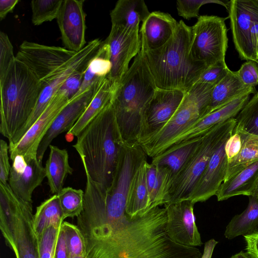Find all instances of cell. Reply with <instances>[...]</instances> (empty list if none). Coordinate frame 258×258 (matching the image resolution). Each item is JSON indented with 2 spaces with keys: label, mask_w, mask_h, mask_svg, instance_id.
Returning a JSON list of instances; mask_svg holds the SVG:
<instances>
[{
  "label": "cell",
  "mask_w": 258,
  "mask_h": 258,
  "mask_svg": "<svg viewBox=\"0 0 258 258\" xmlns=\"http://www.w3.org/2000/svg\"><path fill=\"white\" fill-rule=\"evenodd\" d=\"M8 184L13 191L22 199L32 202V194L45 176L42 162L37 157L25 158L17 155L12 160Z\"/></svg>",
  "instance_id": "18"
},
{
  "label": "cell",
  "mask_w": 258,
  "mask_h": 258,
  "mask_svg": "<svg viewBox=\"0 0 258 258\" xmlns=\"http://www.w3.org/2000/svg\"><path fill=\"white\" fill-rule=\"evenodd\" d=\"M62 224L49 225L38 238L40 258L54 257L55 247Z\"/></svg>",
  "instance_id": "40"
},
{
  "label": "cell",
  "mask_w": 258,
  "mask_h": 258,
  "mask_svg": "<svg viewBox=\"0 0 258 258\" xmlns=\"http://www.w3.org/2000/svg\"><path fill=\"white\" fill-rule=\"evenodd\" d=\"M42 89L30 69L16 58L0 83V132L9 142L30 118Z\"/></svg>",
  "instance_id": "5"
},
{
  "label": "cell",
  "mask_w": 258,
  "mask_h": 258,
  "mask_svg": "<svg viewBox=\"0 0 258 258\" xmlns=\"http://www.w3.org/2000/svg\"><path fill=\"white\" fill-rule=\"evenodd\" d=\"M33 218L32 202L17 196L8 183H0V229L16 258H40Z\"/></svg>",
  "instance_id": "6"
},
{
  "label": "cell",
  "mask_w": 258,
  "mask_h": 258,
  "mask_svg": "<svg viewBox=\"0 0 258 258\" xmlns=\"http://www.w3.org/2000/svg\"><path fill=\"white\" fill-rule=\"evenodd\" d=\"M229 1L223 2L218 0H178L176 8L179 16L186 20L199 17L201 7L207 4L215 3L221 5L228 10Z\"/></svg>",
  "instance_id": "41"
},
{
  "label": "cell",
  "mask_w": 258,
  "mask_h": 258,
  "mask_svg": "<svg viewBox=\"0 0 258 258\" xmlns=\"http://www.w3.org/2000/svg\"><path fill=\"white\" fill-rule=\"evenodd\" d=\"M72 258H86V254L74 256Z\"/></svg>",
  "instance_id": "54"
},
{
  "label": "cell",
  "mask_w": 258,
  "mask_h": 258,
  "mask_svg": "<svg viewBox=\"0 0 258 258\" xmlns=\"http://www.w3.org/2000/svg\"><path fill=\"white\" fill-rule=\"evenodd\" d=\"M227 141L214 153L189 198L192 203L203 202L216 195L225 178L228 158Z\"/></svg>",
  "instance_id": "21"
},
{
  "label": "cell",
  "mask_w": 258,
  "mask_h": 258,
  "mask_svg": "<svg viewBox=\"0 0 258 258\" xmlns=\"http://www.w3.org/2000/svg\"><path fill=\"white\" fill-rule=\"evenodd\" d=\"M236 73L245 85L255 87L258 84V64L255 61L246 60Z\"/></svg>",
  "instance_id": "45"
},
{
  "label": "cell",
  "mask_w": 258,
  "mask_h": 258,
  "mask_svg": "<svg viewBox=\"0 0 258 258\" xmlns=\"http://www.w3.org/2000/svg\"><path fill=\"white\" fill-rule=\"evenodd\" d=\"M9 146L4 140L0 141V183H8L11 166L9 163Z\"/></svg>",
  "instance_id": "46"
},
{
  "label": "cell",
  "mask_w": 258,
  "mask_h": 258,
  "mask_svg": "<svg viewBox=\"0 0 258 258\" xmlns=\"http://www.w3.org/2000/svg\"><path fill=\"white\" fill-rule=\"evenodd\" d=\"M258 175V161L224 181L216 195L218 201H223L239 195L248 196Z\"/></svg>",
  "instance_id": "33"
},
{
  "label": "cell",
  "mask_w": 258,
  "mask_h": 258,
  "mask_svg": "<svg viewBox=\"0 0 258 258\" xmlns=\"http://www.w3.org/2000/svg\"><path fill=\"white\" fill-rule=\"evenodd\" d=\"M225 18L217 16H200L191 27L190 54L207 67L225 61L228 47Z\"/></svg>",
  "instance_id": "10"
},
{
  "label": "cell",
  "mask_w": 258,
  "mask_h": 258,
  "mask_svg": "<svg viewBox=\"0 0 258 258\" xmlns=\"http://www.w3.org/2000/svg\"><path fill=\"white\" fill-rule=\"evenodd\" d=\"M145 160H147V155L138 143L123 141L120 143L112 181L106 190L105 209L96 216V226L111 227L125 218L128 188L135 173Z\"/></svg>",
  "instance_id": "8"
},
{
  "label": "cell",
  "mask_w": 258,
  "mask_h": 258,
  "mask_svg": "<svg viewBox=\"0 0 258 258\" xmlns=\"http://www.w3.org/2000/svg\"><path fill=\"white\" fill-rule=\"evenodd\" d=\"M86 69L79 70L72 73L63 83L57 92L71 99L81 87Z\"/></svg>",
  "instance_id": "44"
},
{
  "label": "cell",
  "mask_w": 258,
  "mask_h": 258,
  "mask_svg": "<svg viewBox=\"0 0 258 258\" xmlns=\"http://www.w3.org/2000/svg\"><path fill=\"white\" fill-rule=\"evenodd\" d=\"M143 0H119L110 13L112 25L131 31H140L139 26L149 16Z\"/></svg>",
  "instance_id": "25"
},
{
  "label": "cell",
  "mask_w": 258,
  "mask_h": 258,
  "mask_svg": "<svg viewBox=\"0 0 258 258\" xmlns=\"http://www.w3.org/2000/svg\"><path fill=\"white\" fill-rule=\"evenodd\" d=\"M54 258H70L64 232L61 227L55 247Z\"/></svg>",
  "instance_id": "47"
},
{
  "label": "cell",
  "mask_w": 258,
  "mask_h": 258,
  "mask_svg": "<svg viewBox=\"0 0 258 258\" xmlns=\"http://www.w3.org/2000/svg\"><path fill=\"white\" fill-rule=\"evenodd\" d=\"M146 179L149 195L150 208L166 203L173 174L167 167L147 163Z\"/></svg>",
  "instance_id": "30"
},
{
  "label": "cell",
  "mask_w": 258,
  "mask_h": 258,
  "mask_svg": "<svg viewBox=\"0 0 258 258\" xmlns=\"http://www.w3.org/2000/svg\"><path fill=\"white\" fill-rule=\"evenodd\" d=\"M57 195L64 219L77 217L80 215L84 207L83 190L67 187Z\"/></svg>",
  "instance_id": "37"
},
{
  "label": "cell",
  "mask_w": 258,
  "mask_h": 258,
  "mask_svg": "<svg viewBox=\"0 0 258 258\" xmlns=\"http://www.w3.org/2000/svg\"><path fill=\"white\" fill-rule=\"evenodd\" d=\"M250 95H242L228 104L199 119L171 140L164 147L162 152L175 144L202 136L217 124L235 117L249 100Z\"/></svg>",
  "instance_id": "20"
},
{
  "label": "cell",
  "mask_w": 258,
  "mask_h": 258,
  "mask_svg": "<svg viewBox=\"0 0 258 258\" xmlns=\"http://www.w3.org/2000/svg\"><path fill=\"white\" fill-rule=\"evenodd\" d=\"M111 70L109 45L105 41L96 55L89 61L85 71L81 87L72 98H76L108 77Z\"/></svg>",
  "instance_id": "31"
},
{
  "label": "cell",
  "mask_w": 258,
  "mask_h": 258,
  "mask_svg": "<svg viewBox=\"0 0 258 258\" xmlns=\"http://www.w3.org/2000/svg\"><path fill=\"white\" fill-rule=\"evenodd\" d=\"M251 60L256 62L258 59V21L251 27L249 33Z\"/></svg>",
  "instance_id": "49"
},
{
  "label": "cell",
  "mask_w": 258,
  "mask_h": 258,
  "mask_svg": "<svg viewBox=\"0 0 258 258\" xmlns=\"http://www.w3.org/2000/svg\"><path fill=\"white\" fill-rule=\"evenodd\" d=\"M194 205L190 200L164 204L167 214V234L176 244L186 247L203 244L196 224Z\"/></svg>",
  "instance_id": "14"
},
{
  "label": "cell",
  "mask_w": 258,
  "mask_h": 258,
  "mask_svg": "<svg viewBox=\"0 0 258 258\" xmlns=\"http://www.w3.org/2000/svg\"><path fill=\"white\" fill-rule=\"evenodd\" d=\"M235 118V129L258 136V92L248 100Z\"/></svg>",
  "instance_id": "36"
},
{
  "label": "cell",
  "mask_w": 258,
  "mask_h": 258,
  "mask_svg": "<svg viewBox=\"0 0 258 258\" xmlns=\"http://www.w3.org/2000/svg\"><path fill=\"white\" fill-rule=\"evenodd\" d=\"M77 52L25 40L16 58L30 69L43 89L69 65Z\"/></svg>",
  "instance_id": "11"
},
{
  "label": "cell",
  "mask_w": 258,
  "mask_h": 258,
  "mask_svg": "<svg viewBox=\"0 0 258 258\" xmlns=\"http://www.w3.org/2000/svg\"><path fill=\"white\" fill-rule=\"evenodd\" d=\"M253 233H258V228H257V229Z\"/></svg>",
  "instance_id": "55"
},
{
  "label": "cell",
  "mask_w": 258,
  "mask_h": 258,
  "mask_svg": "<svg viewBox=\"0 0 258 258\" xmlns=\"http://www.w3.org/2000/svg\"><path fill=\"white\" fill-rule=\"evenodd\" d=\"M250 196L258 197V175L249 191L248 197Z\"/></svg>",
  "instance_id": "52"
},
{
  "label": "cell",
  "mask_w": 258,
  "mask_h": 258,
  "mask_svg": "<svg viewBox=\"0 0 258 258\" xmlns=\"http://www.w3.org/2000/svg\"><path fill=\"white\" fill-rule=\"evenodd\" d=\"M18 2V0L0 1V20L1 21L4 19L9 13L13 11Z\"/></svg>",
  "instance_id": "50"
},
{
  "label": "cell",
  "mask_w": 258,
  "mask_h": 258,
  "mask_svg": "<svg viewBox=\"0 0 258 258\" xmlns=\"http://www.w3.org/2000/svg\"><path fill=\"white\" fill-rule=\"evenodd\" d=\"M100 82L82 95L70 100L58 114L39 146L37 158L39 161L42 162L44 154L53 139L60 134L69 131L81 117L92 100Z\"/></svg>",
  "instance_id": "19"
},
{
  "label": "cell",
  "mask_w": 258,
  "mask_h": 258,
  "mask_svg": "<svg viewBox=\"0 0 258 258\" xmlns=\"http://www.w3.org/2000/svg\"><path fill=\"white\" fill-rule=\"evenodd\" d=\"M49 154L45 166V176L50 191L58 194L63 188L67 176L73 172L69 161V154L66 149L50 145Z\"/></svg>",
  "instance_id": "27"
},
{
  "label": "cell",
  "mask_w": 258,
  "mask_h": 258,
  "mask_svg": "<svg viewBox=\"0 0 258 258\" xmlns=\"http://www.w3.org/2000/svg\"><path fill=\"white\" fill-rule=\"evenodd\" d=\"M228 10L235 49L241 59L251 60L249 33L258 21V0H231Z\"/></svg>",
  "instance_id": "16"
},
{
  "label": "cell",
  "mask_w": 258,
  "mask_h": 258,
  "mask_svg": "<svg viewBox=\"0 0 258 258\" xmlns=\"http://www.w3.org/2000/svg\"><path fill=\"white\" fill-rule=\"evenodd\" d=\"M248 197L246 208L241 214L234 216L226 228L224 235L228 239L251 234L258 228V197Z\"/></svg>",
  "instance_id": "34"
},
{
  "label": "cell",
  "mask_w": 258,
  "mask_h": 258,
  "mask_svg": "<svg viewBox=\"0 0 258 258\" xmlns=\"http://www.w3.org/2000/svg\"><path fill=\"white\" fill-rule=\"evenodd\" d=\"M256 62L257 63V64H258V59L256 61Z\"/></svg>",
  "instance_id": "56"
},
{
  "label": "cell",
  "mask_w": 258,
  "mask_h": 258,
  "mask_svg": "<svg viewBox=\"0 0 258 258\" xmlns=\"http://www.w3.org/2000/svg\"><path fill=\"white\" fill-rule=\"evenodd\" d=\"M165 208L127 215L107 231L84 240L86 258H201L200 250L173 242L166 231Z\"/></svg>",
  "instance_id": "1"
},
{
  "label": "cell",
  "mask_w": 258,
  "mask_h": 258,
  "mask_svg": "<svg viewBox=\"0 0 258 258\" xmlns=\"http://www.w3.org/2000/svg\"><path fill=\"white\" fill-rule=\"evenodd\" d=\"M229 71L225 61L217 62L207 67L197 82L215 86L227 75Z\"/></svg>",
  "instance_id": "43"
},
{
  "label": "cell",
  "mask_w": 258,
  "mask_h": 258,
  "mask_svg": "<svg viewBox=\"0 0 258 258\" xmlns=\"http://www.w3.org/2000/svg\"><path fill=\"white\" fill-rule=\"evenodd\" d=\"M230 258H252L251 256L246 252H243L242 251L237 253L234 255H233Z\"/></svg>",
  "instance_id": "53"
},
{
  "label": "cell",
  "mask_w": 258,
  "mask_h": 258,
  "mask_svg": "<svg viewBox=\"0 0 258 258\" xmlns=\"http://www.w3.org/2000/svg\"><path fill=\"white\" fill-rule=\"evenodd\" d=\"M67 241L70 258L86 254L83 235L77 225L64 221L61 225Z\"/></svg>",
  "instance_id": "39"
},
{
  "label": "cell",
  "mask_w": 258,
  "mask_h": 258,
  "mask_svg": "<svg viewBox=\"0 0 258 258\" xmlns=\"http://www.w3.org/2000/svg\"><path fill=\"white\" fill-rule=\"evenodd\" d=\"M77 137L73 147L80 156L85 172L107 190L123 141L111 101Z\"/></svg>",
  "instance_id": "3"
},
{
  "label": "cell",
  "mask_w": 258,
  "mask_h": 258,
  "mask_svg": "<svg viewBox=\"0 0 258 258\" xmlns=\"http://www.w3.org/2000/svg\"><path fill=\"white\" fill-rule=\"evenodd\" d=\"M203 136L175 144L152 158L151 163L168 168L173 177L198 148Z\"/></svg>",
  "instance_id": "29"
},
{
  "label": "cell",
  "mask_w": 258,
  "mask_h": 258,
  "mask_svg": "<svg viewBox=\"0 0 258 258\" xmlns=\"http://www.w3.org/2000/svg\"><path fill=\"white\" fill-rule=\"evenodd\" d=\"M236 123L235 117L230 118L213 126L203 135L197 149L173 177L166 203L189 200L212 156L229 139Z\"/></svg>",
  "instance_id": "9"
},
{
  "label": "cell",
  "mask_w": 258,
  "mask_h": 258,
  "mask_svg": "<svg viewBox=\"0 0 258 258\" xmlns=\"http://www.w3.org/2000/svg\"><path fill=\"white\" fill-rule=\"evenodd\" d=\"M257 93L254 87L245 85L236 72L230 70L227 75L213 88L208 108V114L228 104L245 94Z\"/></svg>",
  "instance_id": "24"
},
{
  "label": "cell",
  "mask_w": 258,
  "mask_h": 258,
  "mask_svg": "<svg viewBox=\"0 0 258 258\" xmlns=\"http://www.w3.org/2000/svg\"><path fill=\"white\" fill-rule=\"evenodd\" d=\"M247 252L252 258H258V233H252L244 235Z\"/></svg>",
  "instance_id": "48"
},
{
  "label": "cell",
  "mask_w": 258,
  "mask_h": 258,
  "mask_svg": "<svg viewBox=\"0 0 258 258\" xmlns=\"http://www.w3.org/2000/svg\"><path fill=\"white\" fill-rule=\"evenodd\" d=\"M186 92L156 88L146 112L149 133L164 125L170 120L182 101Z\"/></svg>",
  "instance_id": "23"
},
{
  "label": "cell",
  "mask_w": 258,
  "mask_h": 258,
  "mask_svg": "<svg viewBox=\"0 0 258 258\" xmlns=\"http://www.w3.org/2000/svg\"><path fill=\"white\" fill-rule=\"evenodd\" d=\"M178 23L168 13H150L140 29L141 51L154 50L164 45L173 35Z\"/></svg>",
  "instance_id": "22"
},
{
  "label": "cell",
  "mask_w": 258,
  "mask_h": 258,
  "mask_svg": "<svg viewBox=\"0 0 258 258\" xmlns=\"http://www.w3.org/2000/svg\"><path fill=\"white\" fill-rule=\"evenodd\" d=\"M16 60L13 46L6 33L0 32V83L5 77L10 67Z\"/></svg>",
  "instance_id": "42"
},
{
  "label": "cell",
  "mask_w": 258,
  "mask_h": 258,
  "mask_svg": "<svg viewBox=\"0 0 258 258\" xmlns=\"http://www.w3.org/2000/svg\"><path fill=\"white\" fill-rule=\"evenodd\" d=\"M84 3V0H63L56 19L65 48L77 52L86 45Z\"/></svg>",
  "instance_id": "17"
},
{
  "label": "cell",
  "mask_w": 258,
  "mask_h": 258,
  "mask_svg": "<svg viewBox=\"0 0 258 258\" xmlns=\"http://www.w3.org/2000/svg\"><path fill=\"white\" fill-rule=\"evenodd\" d=\"M191 39V27L181 20L164 45L154 50L140 51L157 88L187 91L198 82L207 67L190 55Z\"/></svg>",
  "instance_id": "4"
},
{
  "label": "cell",
  "mask_w": 258,
  "mask_h": 258,
  "mask_svg": "<svg viewBox=\"0 0 258 258\" xmlns=\"http://www.w3.org/2000/svg\"><path fill=\"white\" fill-rule=\"evenodd\" d=\"M140 31H131L112 25L105 42L110 50L111 70L107 77L114 84H118L129 69V63L141 49Z\"/></svg>",
  "instance_id": "15"
},
{
  "label": "cell",
  "mask_w": 258,
  "mask_h": 258,
  "mask_svg": "<svg viewBox=\"0 0 258 258\" xmlns=\"http://www.w3.org/2000/svg\"><path fill=\"white\" fill-rule=\"evenodd\" d=\"M240 137L241 145L236 155L228 161L227 170L224 181L258 161V136L234 129Z\"/></svg>",
  "instance_id": "32"
},
{
  "label": "cell",
  "mask_w": 258,
  "mask_h": 258,
  "mask_svg": "<svg viewBox=\"0 0 258 258\" xmlns=\"http://www.w3.org/2000/svg\"><path fill=\"white\" fill-rule=\"evenodd\" d=\"M102 41L95 39L89 42L78 51L69 65L41 91L33 113L16 136L9 142L11 145L17 143L37 120L46 108L53 96L58 91L65 80L76 71L87 68L90 60L97 54Z\"/></svg>",
  "instance_id": "12"
},
{
  "label": "cell",
  "mask_w": 258,
  "mask_h": 258,
  "mask_svg": "<svg viewBox=\"0 0 258 258\" xmlns=\"http://www.w3.org/2000/svg\"><path fill=\"white\" fill-rule=\"evenodd\" d=\"M63 0H35L31 2L32 22L38 26L57 19Z\"/></svg>",
  "instance_id": "38"
},
{
  "label": "cell",
  "mask_w": 258,
  "mask_h": 258,
  "mask_svg": "<svg viewBox=\"0 0 258 258\" xmlns=\"http://www.w3.org/2000/svg\"><path fill=\"white\" fill-rule=\"evenodd\" d=\"M214 86L196 83L186 92L182 101L170 120L139 140L138 144L147 156L152 158L159 154L171 140L208 114L211 95Z\"/></svg>",
  "instance_id": "7"
},
{
  "label": "cell",
  "mask_w": 258,
  "mask_h": 258,
  "mask_svg": "<svg viewBox=\"0 0 258 258\" xmlns=\"http://www.w3.org/2000/svg\"><path fill=\"white\" fill-rule=\"evenodd\" d=\"M147 160L143 161L135 173L126 198L125 213L131 217L143 214L150 208L146 179Z\"/></svg>",
  "instance_id": "28"
},
{
  "label": "cell",
  "mask_w": 258,
  "mask_h": 258,
  "mask_svg": "<svg viewBox=\"0 0 258 258\" xmlns=\"http://www.w3.org/2000/svg\"><path fill=\"white\" fill-rule=\"evenodd\" d=\"M117 84L111 82L106 77L98 84L94 95L82 115L67 135L77 137L83 130L111 101Z\"/></svg>",
  "instance_id": "26"
},
{
  "label": "cell",
  "mask_w": 258,
  "mask_h": 258,
  "mask_svg": "<svg viewBox=\"0 0 258 258\" xmlns=\"http://www.w3.org/2000/svg\"><path fill=\"white\" fill-rule=\"evenodd\" d=\"M156 88L140 51L117 84L111 100L118 128L123 142L138 143L149 133L146 112Z\"/></svg>",
  "instance_id": "2"
},
{
  "label": "cell",
  "mask_w": 258,
  "mask_h": 258,
  "mask_svg": "<svg viewBox=\"0 0 258 258\" xmlns=\"http://www.w3.org/2000/svg\"><path fill=\"white\" fill-rule=\"evenodd\" d=\"M218 241L214 239H210L205 243L204 252L201 258H211L213 252Z\"/></svg>",
  "instance_id": "51"
},
{
  "label": "cell",
  "mask_w": 258,
  "mask_h": 258,
  "mask_svg": "<svg viewBox=\"0 0 258 258\" xmlns=\"http://www.w3.org/2000/svg\"><path fill=\"white\" fill-rule=\"evenodd\" d=\"M64 219L58 196L53 195L41 203L34 214L33 226L38 238L49 225L62 224Z\"/></svg>",
  "instance_id": "35"
},
{
  "label": "cell",
  "mask_w": 258,
  "mask_h": 258,
  "mask_svg": "<svg viewBox=\"0 0 258 258\" xmlns=\"http://www.w3.org/2000/svg\"><path fill=\"white\" fill-rule=\"evenodd\" d=\"M70 99L57 92L51 98L42 114L16 144L9 146V154L13 160L17 155L25 158L36 157L39 146L53 121Z\"/></svg>",
  "instance_id": "13"
}]
</instances>
